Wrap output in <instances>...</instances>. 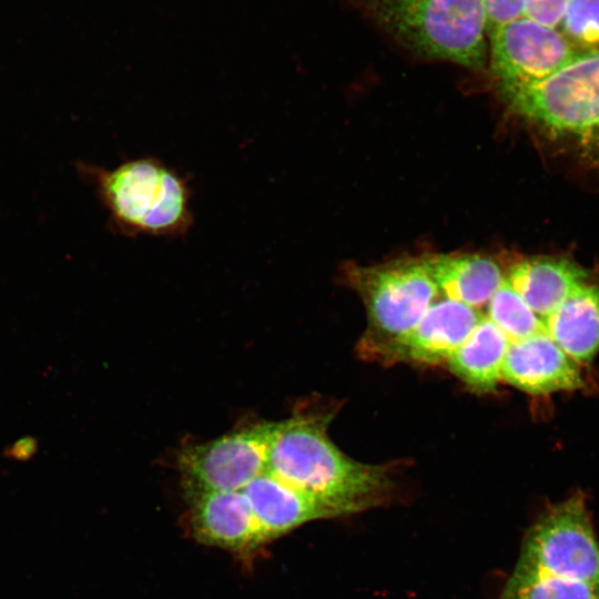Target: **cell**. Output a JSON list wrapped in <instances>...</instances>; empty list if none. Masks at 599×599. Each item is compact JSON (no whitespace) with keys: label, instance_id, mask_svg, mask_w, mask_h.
<instances>
[{"label":"cell","instance_id":"ffe728a7","mask_svg":"<svg viewBox=\"0 0 599 599\" xmlns=\"http://www.w3.org/2000/svg\"><path fill=\"white\" fill-rule=\"evenodd\" d=\"M569 0H527L524 17L544 26L559 29Z\"/></svg>","mask_w":599,"mask_h":599},{"label":"cell","instance_id":"d6986e66","mask_svg":"<svg viewBox=\"0 0 599 599\" xmlns=\"http://www.w3.org/2000/svg\"><path fill=\"white\" fill-rule=\"evenodd\" d=\"M559 30L579 50H599V0H569Z\"/></svg>","mask_w":599,"mask_h":599},{"label":"cell","instance_id":"277c9868","mask_svg":"<svg viewBox=\"0 0 599 599\" xmlns=\"http://www.w3.org/2000/svg\"><path fill=\"white\" fill-rule=\"evenodd\" d=\"M348 285L362 298L367 327L357 352L364 359L395 363L396 352L438 295L424 257L376 265L348 264Z\"/></svg>","mask_w":599,"mask_h":599},{"label":"cell","instance_id":"e0dca14e","mask_svg":"<svg viewBox=\"0 0 599 599\" xmlns=\"http://www.w3.org/2000/svg\"><path fill=\"white\" fill-rule=\"evenodd\" d=\"M498 599H599V587L514 569Z\"/></svg>","mask_w":599,"mask_h":599},{"label":"cell","instance_id":"2e32d148","mask_svg":"<svg viewBox=\"0 0 599 599\" xmlns=\"http://www.w3.org/2000/svg\"><path fill=\"white\" fill-rule=\"evenodd\" d=\"M509 344L507 335L483 316L447 365L454 375L477 392H495L501 380V366Z\"/></svg>","mask_w":599,"mask_h":599},{"label":"cell","instance_id":"30bf717a","mask_svg":"<svg viewBox=\"0 0 599 599\" xmlns=\"http://www.w3.org/2000/svg\"><path fill=\"white\" fill-rule=\"evenodd\" d=\"M187 501L189 528L199 542L245 557L265 544L243 490L207 493Z\"/></svg>","mask_w":599,"mask_h":599},{"label":"cell","instance_id":"6da1fadb","mask_svg":"<svg viewBox=\"0 0 599 599\" xmlns=\"http://www.w3.org/2000/svg\"><path fill=\"white\" fill-rule=\"evenodd\" d=\"M336 412L328 404H297L280 422L266 471L347 516L388 501L395 483L392 465L361 463L332 441L328 425Z\"/></svg>","mask_w":599,"mask_h":599},{"label":"cell","instance_id":"44dd1931","mask_svg":"<svg viewBox=\"0 0 599 599\" xmlns=\"http://www.w3.org/2000/svg\"><path fill=\"white\" fill-rule=\"evenodd\" d=\"M527 0H485L487 12V33L524 16Z\"/></svg>","mask_w":599,"mask_h":599},{"label":"cell","instance_id":"7c38bea8","mask_svg":"<svg viewBox=\"0 0 599 599\" xmlns=\"http://www.w3.org/2000/svg\"><path fill=\"white\" fill-rule=\"evenodd\" d=\"M483 316L478 309L449 298L433 303L399 345L395 363L447 364Z\"/></svg>","mask_w":599,"mask_h":599},{"label":"cell","instance_id":"7402d4cb","mask_svg":"<svg viewBox=\"0 0 599 599\" xmlns=\"http://www.w3.org/2000/svg\"><path fill=\"white\" fill-rule=\"evenodd\" d=\"M34 448V441L27 439V440H20L14 444V446L10 449V456L16 457L17 459L21 457V453H23V457L30 456V454L33 451Z\"/></svg>","mask_w":599,"mask_h":599},{"label":"cell","instance_id":"ac0fdd59","mask_svg":"<svg viewBox=\"0 0 599 599\" xmlns=\"http://www.w3.org/2000/svg\"><path fill=\"white\" fill-rule=\"evenodd\" d=\"M510 341L545 332V324L504 280L487 304V315Z\"/></svg>","mask_w":599,"mask_h":599},{"label":"cell","instance_id":"ba28073f","mask_svg":"<svg viewBox=\"0 0 599 599\" xmlns=\"http://www.w3.org/2000/svg\"><path fill=\"white\" fill-rule=\"evenodd\" d=\"M489 37L491 71L500 92L540 81L582 52L559 29L524 16Z\"/></svg>","mask_w":599,"mask_h":599},{"label":"cell","instance_id":"4fadbf2b","mask_svg":"<svg viewBox=\"0 0 599 599\" xmlns=\"http://www.w3.org/2000/svg\"><path fill=\"white\" fill-rule=\"evenodd\" d=\"M506 281L542 321L551 315L581 285L588 272L576 262L559 256H531L514 262Z\"/></svg>","mask_w":599,"mask_h":599},{"label":"cell","instance_id":"7a4b0ae2","mask_svg":"<svg viewBox=\"0 0 599 599\" xmlns=\"http://www.w3.org/2000/svg\"><path fill=\"white\" fill-rule=\"evenodd\" d=\"M77 167L122 234L176 236L193 224L186 180L158 159H134L113 169L82 162Z\"/></svg>","mask_w":599,"mask_h":599},{"label":"cell","instance_id":"8992f818","mask_svg":"<svg viewBox=\"0 0 599 599\" xmlns=\"http://www.w3.org/2000/svg\"><path fill=\"white\" fill-rule=\"evenodd\" d=\"M515 570L599 587V540L582 493L550 506L532 524Z\"/></svg>","mask_w":599,"mask_h":599},{"label":"cell","instance_id":"52a82bcc","mask_svg":"<svg viewBox=\"0 0 599 599\" xmlns=\"http://www.w3.org/2000/svg\"><path fill=\"white\" fill-rule=\"evenodd\" d=\"M280 422H255L209 441L183 446L176 457L189 499L214 491L242 490L266 470Z\"/></svg>","mask_w":599,"mask_h":599},{"label":"cell","instance_id":"3957f363","mask_svg":"<svg viewBox=\"0 0 599 599\" xmlns=\"http://www.w3.org/2000/svg\"><path fill=\"white\" fill-rule=\"evenodd\" d=\"M509 109L599 166V50L582 51L547 78L500 92Z\"/></svg>","mask_w":599,"mask_h":599},{"label":"cell","instance_id":"9a60e30c","mask_svg":"<svg viewBox=\"0 0 599 599\" xmlns=\"http://www.w3.org/2000/svg\"><path fill=\"white\" fill-rule=\"evenodd\" d=\"M548 335L580 365L599 352V284L587 282L577 288L545 321Z\"/></svg>","mask_w":599,"mask_h":599},{"label":"cell","instance_id":"8fae6325","mask_svg":"<svg viewBox=\"0 0 599 599\" xmlns=\"http://www.w3.org/2000/svg\"><path fill=\"white\" fill-rule=\"evenodd\" d=\"M242 490L265 544L309 521L342 517L329 505L266 470Z\"/></svg>","mask_w":599,"mask_h":599},{"label":"cell","instance_id":"9c48e42d","mask_svg":"<svg viewBox=\"0 0 599 599\" xmlns=\"http://www.w3.org/2000/svg\"><path fill=\"white\" fill-rule=\"evenodd\" d=\"M501 380L530 395L571 392L586 386L580 364L546 331L510 341L501 366Z\"/></svg>","mask_w":599,"mask_h":599},{"label":"cell","instance_id":"5b68a950","mask_svg":"<svg viewBox=\"0 0 599 599\" xmlns=\"http://www.w3.org/2000/svg\"><path fill=\"white\" fill-rule=\"evenodd\" d=\"M376 22L403 44L471 69L485 63V0H370Z\"/></svg>","mask_w":599,"mask_h":599},{"label":"cell","instance_id":"5bb4252c","mask_svg":"<svg viewBox=\"0 0 599 599\" xmlns=\"http://www.w3.org/2000/svg\"><path fill=\"white\" fill-rule=\"evenodd\" d=\"M437 288L446 298L475 309L486 306L505 280L499 264L480 254H438L424 257Z\"/></svg>","mask_w":599,"mask_h":599}]
</instances>
